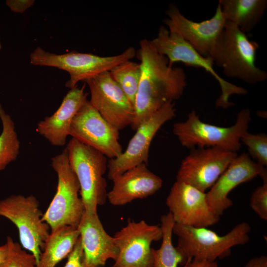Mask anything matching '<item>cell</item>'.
<instances>
[{"label":"cell","mask_w":267,"mask_h":267,"mask_svg":"<svg viewBox=\"0 0 267 267\" xmlns=\"http://www.w3.org/2000/svg\"><path fill=\"white\" fill-rule=\"evenodd\" d=\"M139 45L141 74L130 125L135 131L166 102L179 99L187 85L184 70L169 66L168 58L156 51L151 41L142 40Z\"/></svg>","instance_id":"cell-1"},{"label":"cell","mask_w":267,"mask_h":267,"mask_svg":"<svg viewBox=\"0 0 267 267\" xmlns=\"http://www.w3.org/2000/svg\"><path fill=\"white\" fill-rule=\"evenodd\" d=\"M259 48L236 25L226 21L209 56L227 77L255 84L267 79V73L255 64Z\"/></svg>","instance_id":"cell-2"},{"label":"cell","mask_w":267,"mask_h":267,"mask_svg":"<svg viewBox=\"0 0 267 267\" xmlns=\"http://www.w3.org/2000/svg\"><path fill=\"white\" fill-rule=\"evenodd\" d=\"M251 228L240 222L224 235H219L207 227H194L175 223L173 233L178 237L177 247L187 260L216 261L228 256L232 247L249 241Z\"/></svg>","instance_id":"cell-3"},{"label":"cell","mask_w":267,"mask_h":267,"mask_svg":"<svg viewBox=\"0 0 267 267\" xmlns=\"http://www.w3.org/2000/svg\"><path fill=\"white\" fill-rule=\"evenodd\" d=\"M66 149L70 165L79 182L85 211L97 213V207L107 200V182L104 177L107 170V158L73 137Z\"/></svg>","instance_id":"cell-4"},{"label":"cell","mask_w":267,"mask_h":267,"mask_svg":"<svg viewBox=\"0 0 267 267\" xmlns=\"http://www.w3.org/2000/svg\"><path fill=\"white\" fill-rule=\"evenodd\" d=\"M248 108L237 114L235 123L229 127H221L204 123L195 110H192L183 122L173 125V132L180 144L188 148L217 147L237 152L241 147V138L248 132L251 121Z\"/></svg>","instance_id":"cell-5"},{"label":"cell","mask_w":267,"mask_h":267,"mask_svg":"<svg viewBox=\"0 0 267 267\" xmlns=\"http://www.w3.org/2000/svg\"><path fill=\"white\" fill-rule=\"evenodd\" d=\"M135 54V50L133 47L116 55L100 56L75 51L58 54L39 46L31 53L30 61L35 66L52 67L67 72L70 79L65 86L71 89L80 81L85 82L102 73L109 72L118 64L131 60Z\"/></svg>","instance_id":"cell-6"},{"label":"cell","mask_w":267,"mask_h":267,"mask_svg":"<svg viewBox=\"0 0 267 267\" xmlns=\"http://www.w3.org/2000/svg\"><path fill=\"white\" fill-rule=\"evenodd\" d=\"M51 166L58 178L56 191L42 220L51 231L63 225L78 227L85 211L80 184L72 170L65 148L51 159Z\"/></svg>","instance_id":"cell-7"},{"label":"cell","mask_w":267,"mask_h":267,"mask_svg":"<svg viewBox=\"0 0 267 267\" xmlns=\"http://www.w3.org/2000/svg\"><path fill=\"white\" fill-rule=\"evenodd\" d=\"M151 42L159 53L168 58L169 66L173 67L175 63L180 62L186 66L203 68L210 73L218 82L222 91L216 102L217 107L224 109L230 107L234 104L228 100L231 95L247 93L245 89L229 83L220 76L215 71L213 60L210 56L200 55L180 36L169 31L165 26L159 27L157 37Z\"/></svg>","instance_id":"cell-8"},{"label":"cell","mask_w":267,"mask_h":267,"mask_svg":"<svg viewBox=\"0 0 267 267\" xmlns=\"http://www.w3.org/2000/svg\"><path fill=\"white\" fill-rule=\"evenodd\" d=\"M34 195H11L0 201V216L17 227L21 245L35 257L38 266L44 243L49 234L48 225Z\"/></svg>","instance_id":"cell-9"},{"label":"cell","mask_w":267,"mask_h":267,"mask_svg":"<svg viewBox=\"0 0 267 267\" xmlns=\"http://www.w3.org/2000/svg\"><path fill=\"white\" fill-rule=\"evenodd\" d=\"M118 254L112 267H151V244L161 240L160 226L129 220L113 236Z\"/></svg>","instance_id":"cell-10"},{"label":"cell","mask_w":267,"mask_h":267,"mask_svg":"<svg viewBox=\"0 0 267 267\" xmlns=\"http://www.w3.org/2000/svg\"><path fill=\"white\" fill-rule=\"evenodd\" d=\"M237 155V152L217 147L192 148L180 163L176 180L205 192Z\"/></svg>","instance_id":"cell-11"},{"label":"cell","mask_w":267,"mask_h":267,"mask_svg":"<svg viewBox=\"0 0 267 267\" xmlns=\"http://www.w3.org/2000/svg\"><path fill=\"white\" fill-rule=\"evenodd\" d=\"M70 135L99 151L110 159L123 153L119 131L106 121L88 100L75 116Z\"/></svg>","instance_id":"cell-12"},{"label":"cell","mask_w":267,"mask_h":267,"mask_svg":"<svg viewBox=\"0 0 267 267\" xmlns=\"http://www.w3.org/2000/svg\"><path fill=\"white\" fill-rule=\"evenodd\" d=\"M176 109L173 101H168L135 131L127 149L118 157L108 161L109 179L123 174L139 164L147 165L151 143L160 128L176 116Z\"/></svg>","instance_id":"cell-13"},{"label":"cell","mask_w":267,"mask_h":267,"mask_svg":"<svg viewBox=\"0 0 267 267\" xmlns=\"http://www.w3.org/2000/svg\"><path fill=\"white\" fill-rule=\"evenodd\" d=\"M85 82L89 89L90 103L106 121L118 131L131 125L134 106L109 72L102 73Z\"/></svg>","instance_id":"cell-14"},{"label":"cell","mask_w":267,"mask_h":267,"mask_svg":"<svg viewBox=\"0 0 267 267\" xmlns=\"http://www.w3.org/2000/svg\"><path fill=\"white\" fill-rule=\"evenodd\" d=\"M166 204L175 223L194 227H207L220 220L212 210L206 193L182 181L173 184Z\"/></svg>","instance_id":"cell-15"},{"label":"cell","mask_w":267,"mask_h":267,"mask_svg":"<svg viewBox=\"0 0 267 267\" xmlns=\"http://www.w3.org/2000/svg\"><path fill=\"white\" fill-rule=\"evenodd\" d=\"M166 14L168 18L163 22L169 31L178 34L204 57L209 56L226 21L219 3L214 16L200 22L186 18L175 4L169 6Z\"/></svg>","instance_id":"cell-16"},{"label":"cell","mask_w":267,"mask_h":267,"mask_svg":"<svg viewBox=\"0 0 267 267\" xmlns=\"http://www.w3.org/2000/svg\"><path fill=\"white\" fill-rule=\"evenodd\" d=\"M267 173L265 167L253 161L248 154L237 156L206 193L208 203L215 214L221 217L233 205L229 193L239 184Z\"/></svg>","instance_id":"cell-17"},{"label":"cell","mask_w":267,"mask_h":267,"mask_svg":"<svg viewBox=\"0 0 267 267\" xmlns=\"http://www.w3.org/2000/svg\"><path fill=\"white\" fill-rule=\"evenodd\" d=\"M107 200L114 206H123L137 199L154 194L162 186L161 178L150 171L144 163L115 177Z\"/></svg>","instance_id":"cell-18"},{"label":"cell","mask_w":267,"mask_h":267,"mask_svg":"<svg viewBox=\"0 0 267 267\" xmlns=\"http://www.w3.org/2000/svg\"><path fill=\"white\" fill-rule=\"evenodd\" d=\"M78 228L85 261L89 267H102L116 260L118 249L113 237L104 229L97 213L84 211Z\"/></svg>","instance_id":"cell-19"},{"label":"cell","mask_w":267,"mask_h":267,"mask_svg":"<svg viewBox=\"0 0 267 267\" xmlns=\"http://www.w3.org/2000/svg\"><path fill=\"white\" fill-rule=\"evenodd\" d=\"M85 85L71 89L59 108L51 116L45 117L37 125V132L52 145L63 146L70 135L72 121L82 106L88 100Z\"/></svg>","instance_id":"cell-20"},{"label":"cell","mask_w":267,"mask_h":267,"mask_svg":"<svg viewBox=\"0 0 267 267\" xmlns=\"http://www.w3.org/2000/svg\"><path fill=\"white\" fill-rule=\"evenodd\" d=\"M218 3L226 21L244 33L251 31L261 21L267 8V0H220Z\"/></svg>","instance_id":"cell-21"},{"label":"cell","mask_w":267,"mask_h":267,"mask_svg":"<svg viewBox=\"0 0 267 267\" xmlns=\"http://www.w3.org/2000/svg\"><path fill=\"white\" fill-rule=\"evenodd\" d=\"M80 237L78 227L63 225L51 231L41 254L38 267H55L73 250Z\"/></svg>","instance_id":"cell-22"},{"label":"cell","mask_w":267,"mask_h":267,"mask_svg":"<svg viewBox=\"0 0 267 267\" xmlns=\"http://www.w3.org/2000/svg\"><path fill=\"white\" fill-rule=\"evenodd\" d=\"M162 231V243L158 249L152 248L151 267H185L187 259L183 253L173 245L172 235L175 222L169 212L160 219Z\"/></svg>","instance_id":"cell-23"},{"label":"cell","mask_w":267,"mask_h":267,"mask_svg":"<svg viewBox=\"0 0 267 267\" xmlns=\"http://www.w3.org/2000/svg\"><path fill=\"white\" fill-rule=\"evenodd\" d=\"M0 118L2 131L0 134V172L17 158L20 150V141L14 122L0 104Z\"/></svg>","instance_id":"cell-24"},{"label":"cell","mask_w":267,"mask_h":267,"mask_svg":"<svg viewBox=\"0 0 267 267\" xmlns=\"http://www.w3.org/2000/svg\"><path fill=\"white\" fill-rule=\"evenodd\" d=\"M109 72L134 106L141 74L140 63L127 60L115 66Z\"/></svg>","instance_id":"cell-25"},{"label":"cell","mask_w":267,"mask_h":267,"mask_svg":"<svg viewBox=\"0 0 267 267\" xmlns=\"http://www.w3.org/2000/svg\"><path fill=\"white\" fill-rule=\"evenodd\" d=\"M6 243L8 247V255L0 267H38L35 256L28 253L21 244L14 242L10 236H7Z\"/></svg>","instance_id":"cell-26"},{"label":"cell","mask_w":267,"mask_h":267,"mask_svg":"<svg viewBox=\"0 0 267 267\" xmlns=\"http://www.w3.org/2000/svg\"><path fill=\"white\" fill-rule=\"evenodd\" d=\"M242 142L247 147L249 154L257 161V163L263 167L267 165V135L264 133L253 134L248 132L241 138Z\"/></svg>","instance_id":"cell-27"},{"label":"cell","mask_w":267,"mask_h":267,"mask_svg":"<svg viewBox=\"0 0 267 267\" xmlns=\"http://www.w3.org/2000/svg\"><path fill=\"white\" fill-rule=\"evenodd\" d=\"M263 184L252 193L250 206L254 212L262 220L267 221V175L262 178Z\"/></svg>","instance_id":"cell-28"},{"label":"cell","mask_w":267,"mask_h":267,"mask_svg":"<svg viewBox=\"0 0 267 267\" xmlns=\"http://www.w3.org/2000/svg\"><path fill=\"white\" fill-rule=\"evenodd\" d=\"M64 267H89L85 261L80 237Z\"/></svg>","instance_id":"cell-29"},{"label":"cell","mask_w":267,"mask_h":267,"mask_svg":"<svg viewBox=\"0 0 267 267\" xmlns=\"http://www.w3.org/2000/svg\"><path fill=\"white\" fill-rule=\"evenodd\" d=\"M33 0H7L6 5L13 12L23 13L34 3Z\"/></svg>","instance_id":"cell-30"},{"label":"cell","mask_w":267,"mask_h":267,"mask_svg":"<svg viewBox=\"0 0 267 267\" xmlns=\"http://www.w3.org/2000/svg\"><path fill=\"white\" fill-rule=\"evenodd\" d=\"M243 267H267V257L262 255L253 257Z\"/></svg>","instance_id":"cell-31"},{"label":"cell","mask_w":267,"mask_h":267,"mask_svg":"<svg viewBox=\"0 0 267 267\" xmlns=\"http://www.w3.org/2000/svg\"><path fill=\"white\" fill-rule=\"evenodd\" d=\"M184 265L185 267H219L216 261L208 262L194 260H187Z\"/></svg>","instance_id":"cell-32"},{"label":"cell","mask_w":267,"mask_h":267,"mask_svg":"<svg viewBox=\"0 0 267 267\" xmlns=\"http://www.w3.org/2000/svg\"><path fill=\"white\" fill-rule=\"evenodd\" d=\"M8 247L6 243L0 246V264L5 260L8 255Z\"/></svg>","instance_id":"cell-33"},{"label":"cell","mask_w":267,"mask_h":267,"mask_svg":"<svg viewBox=\"0 0 267 267\" xmlns=\"http://www.w3.org/2000/svg\"><path fill=\"white\" fill-rule=\"evenodd\" d=\"M1 48V44H0V49Z\"/></svg>","instance_id":"cell-34"}]
</instances>
